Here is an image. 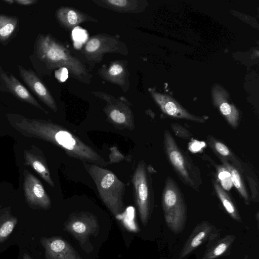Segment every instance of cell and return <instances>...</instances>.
Segmentation results:
<instances>
[{"mask_svg": "<svg viewBox=\"0 0 259 259\" xmlns=\"http://www.w3.org/2000/svg\"><path fill=\"white\" fill-rule=\"evenodd\" d=\"M170 127L175 134L185 140H191L192 135L191 133L186 128L178 123H172Z\"/></svg>", "mask_w": 259, "mask_h": 259, "instance_id": "23", "label": "cell"}, {"mask_svg": "<svg viewBox=\"0 0 259 259\" xmlns=\"http://www.w3.org/2000/svg\"><path fill=\"white\" fill-rule=\"evenodd\" d=\"M67 20L71 25H75L78 21V17L76 12L73 10H70L67 14Z\"/></svg>", "mask_w": 259, "mask_h": 259, "instance_id": "29", "label": "cell"}, {"mask_svg": "<svg viewBox=\"0 0 259 259\" xmlns=\"http://www.w3.org/2000/svg\"><path fill=\"white\" fill-rule=\"evenodd\" d=\"M14 224L11 221L5 222L0 228V237L5 238L7 237L13 231Z\"/></svg>", "mask_w": 259, "mask_h": 259, "instance_id": "25", "label": "cell"}, {"mask_svg": "<svg viewBox=\"0 0 259 259\" xmlns=\"http://www.w3.org/2000/svg\"><path fill=\"white\" fill-rule=\"evenodd\" d=\"M163 147L168 162L181 181L198 192L202 183L199 167L189 155L178 145L167 130L164 132Z\"/></svg>", "mask_w": 259, "mask_h": 259, "instance_id": "3", "label": "cell"}, {"mask_svg": "<svg viewBox=\"0 0 259 259\" xmlns=\"http://www.w3.org/2000/svg\"><path fill=\"white\" fill-rule=\"evenodd\" d=\"M216 169L220 185L225 190H230L233 184L229 171L224 165H217Z\"/></svg>", "mask_w": 259, "mask_h": 259, "instance_id": "22", "label": "cell"}, {"mask_svg": "<svg viewBox=\"0 0 259 259\" xmlns=\"http://www.w3.org/2000/svg\"><path fill=\"white\" fill-rule=\"evenodd\" d=\"M56 77L60 81H65L68 78V70L64 67L56 72Z\"/></svg>", "mask_w": 259, "mask_h": 259, "instance_id": "28", "label": "cell"}, {"mask_svg": "<svg viewBox=\"0 0 259 259\" xmlns=\"http://www.w3.org/2000/svg\"><path fill=\"white\" fill-rule=\"evenodd\" d=\"M161 204L168 228L175 234L181 233L187 221V205L180 188L175 181L169 177L165 181Z\"/></svg>", "mask_w": 259, "mask_h": 259, "instance_id": "4", "label": "cell"}, {"mask_svg": "<svg viewBox=\"0 0 259 259\" xmlns=\"http://www.w3.org/2000/svg\"><path fill=\"white\" fill-rule=\"evenodd\" d=\"M207 139L208 145L217 156L226 159L243 175L242 160L238 157L232 152L225 144L213 137L209 136Z\"/></svg>", "mask_w": 259, "mask_h": 259, "instance_id": "14", "label": "cell"}, {"mask_svg": "<svg viewBox=\"0 0 259 259\" xmlns=\"http://www.w3.org/2000/svg\"><path fill=\"white\" fill-rule=\"evenodd\" d=\"M213 103L225 117L230 126L237 128L239 124L240 116L239 111L235 106L228 101L227 93L220 87L213 89Z\"/></svg>", "mask_w": 259, "mask_h": 259, "instance_id": "11", "label": "cell"}, {"mask_svg": "<svg viewBox=\"0 0 259 259\" xmlns=\"http://www.w3.org/2000/svg\"><path fill=\"white\" fill-rule=\"evenodd\" d=\"M218 232L210 223L203 221L198 224L185 243L180 253L179 259H183L208 240L213 239Z\"/></svg>", "mask_w": 259, "mask_h": 259, "instance_id": "7", "label": "cell"}, {"mask_svg": "<svg viewBox=\"0 0 259 259\" xmlns=\"http://www.w3.org/2000/svg\"><path fill=\"white\" fill-rule=\"evenodd\" d=\"M100 42L98 39H91L85 46V50L89 52H93L97 50L100 47Z\"/></svg>", "mask_w": 259, "mask_h": 259, "instance_id": "27", "label": "cell"}, {"mask_svg": "<svg viewBox=\"0 0 259 259\" xmlns=\"http://www.w3.org/2000/svg\"><path fill=\"white\" fill-rule=\"evenodd\" d=\"M256 220H257V222L258 223V212L256 213Z\"/></svg>", "mask_w": 259, "mask_h": 259, "instance_id": "34", "label": "cell"}, {"mask_svg": "<svg viewBox=\"0 0 259 259\" xmlns=\"http://www.w3.org/2000/svg\"><path fill=\"white\" fill-rule=\"evenodd\" d=\"M107 2L114 6L123 7L127 5L128 1L126 0H108Z\"/></svg>", "mask_w": 259, "mask_h": 259, "instance_id": "31", "label": "cell"}, {"mask_svg": "<svg viewBox=\"0 0 259 259\" xmlns=\"http://www.w3.org/2000/svg\"><path fill=\"white\" fill-rule=\"evenodd\" d=\"M45 243L48 259H82L68 242L60 237L47 239Z\"/></svg>", "mask_w": 259, "mask_h": 259, "instance_id": "13", "label": "cell"}, {"mask_svg": "<svg viewBox=\"0 0 259 259\" xmlns=\"http://www.w3.org/2000/svg\"><path fill=\"white\" fill-rule=\"evenodd\" d=\"M73 39L75 41V46L77 48L81 46L82 42L84 41L87 38V35L84 30L80 28H75L72 31Z\"/></svg>", "mask_w": 259, "mask_h": 259, "instance_id": "24", "label": "cell"}, {"mask_svg": "<svg viewBox=\"0 0 259 259\" xmlns=\"http://www.w3.org/2000/svg\"><path fill=\"white\" fill-rule=\"evenodd\" d=\"M24 191L27 200L30 203L43 208L51 205V200L40 181L26 170L24 172Z\"/></svg>", "mask_w": 259, "mask_h": 259, "instance_id": "8", "label": "cell"}, {"mask_svg": "<svg viewBox=\"0 0 259 259\" xmlns=\"http://www.w3.org/2000/svg\"><path fill=\"white\" fill-rule=\"evenodd\" d=\"M23 134L36 137L58 146L70 157L106 166L108 162L90 146L66 128L53 122L22 117L15 123Z\"/></svg>", "mask_w": 259, "mask_h": 259, "instance_id": "1", "label": "cell"}, {"mask_svg": "<svg viewBox=\"0 0 259 259\" xmlns=\"http://www.w3.org/2000/svg\"><path fill=\"white\" fill-rule=\"evenodd\" d=\"M213 186L215 193L227 212L234 220L241 222V218L238 209L226 190L217 181H214Z\"/></svg>", "mask_w": 259, "mask_h": 259, "instance_id": "17", "label": "cell"}, {"mask_svg": "<svg viewBox=\"0 0 259 259\" xmlns=\"http://www.w3.org/2000/svg\"><path fill=\"white\" fill-rule=\"evenodd\" d=\"M110 163L117 162L124 159V157L119 152L116 147H112L110 148Z\"/></svg>", "mask_w": 259, "mask_h": 259, "instance_id": "26", "label": "cell"}, {"mask_svg": "<svg viewBox=\"0 0 259 259\" xmlns=\"http://www.w3.org/2000/svg\"><path fill=\"white\" fill-rule=\"evenodd\" d=\"M18 67L21 77L31 91L50 108L56 111L57 106L53 98L35 73L21 66Z\"/></svg>", "mask_w": 259, "mask_h": 259, "instance_id": "10", "label": "cell"}, {"mask_svg": "<svg viewBox=\"0 0 259 259\" xmlns=\"http://www.w3.org/2000/svg\"><path fill=\"white\" fill-rule=\"evenodd\" d=\"M235 239V236L234 235L225 236L206 250L203 259H215L222 255L231 247Z\"/></svg>", "mask_w": 259, "mask_h": 259, "instance_id": "18", "label": "cell"}, {"mask_svg": "<svg viewBox=\"0 0 259 259\" xmlns=\"http://www.w3.org/2000/svg\"><path fill=\"white\" fill-rule=\"evenodd\" d=\"M84 166L106 207L115 217L121 214L124 209L125 184L114 172L102 166L94 164H86Z\"/></svg>", "mask_w": 259, "mask_h": 259, "instance_id": "2", "label": "cell"}, {"mask_svg": "<svg viewBox=\"0 0 259 259\" xmlns=\"http://www.w3.org/2000/svg\"><path fill=\"white\" fill-rule=\"evenodd\" d=\"M15 17L0 15V40L5 41L12 34L17 24Z\"/></svg>", "mask_w": 259, "mask_h": 259, "instance_id": "21", "label": "cell"}, {"mask_svg": "<svg viewBox=\"0 0 259 259\" xmlns=\"http://www.w3.org/2000/svg\"><path fill=\"white\" fill-rule=\"evenodd\" d=\"M243 175L246 179L251 192V199L253 202H258V182L255 172L251 165L242 161Z\"/></svg>", "mask_w": 259, "mask_h": 259, "instance_id": "20", "label": "cell"}, {"mask_svg": "<svg viewBox=\"0 0 259 259\" xmlns=\"http://www.w3.org/2000/svg\"><path fill=\"white\" fill-rule=\"evenodd\" d=\"M131 182L141 221L146 226L152 211L154 194L151 172L144 161H140L138 163Z\"/></svg>", "mask_w": 259, "mask_h": 259, "instance_id": "5", "label": "cell"}, {"mask_svg": "<svg viewBox=\"0 0 259 259\" xmlns=\"http://www.w3.org/2000/svg\"><path fill=\"white\" fill-rule=\"evenodd\" d=\"M24 158L26 164L37 172L50 186L55 187L47 165L42 159L26 151L24 152Z\"/></svg>", "mask_w": 259, "mask_h": 259, "instance_id": "16", "label": "cell"}, {"mask_svg": "<svg viewBox=\"0 0 259 259\" xmlns=\"http://www.w3.org/2000/svg\"><path fill=\"white\" fill-rule=\"evenodd\" d=\"M5 2L7 3H8L9 4H13L15 1H12V0H5L4 1Z\"/></svg>", "mask_w": 259, "mask_h": 259, "instance_id": "33", "label": "cell"}, {"mask_svg": "<svg viewBox=\"0 0 259 259\" xmlns=\"http://www.w3.org/2000/svg\"><path fill=\"white\" fill-rule=\"evenodd\" d=\"M65 230L71 234L81 246L87 242L90 236H96L99 225L95 215L88 211H80L70 214L65 224Z\"/></svg>", "mask_w": 259, "mask_h": 259, "instance_id": "6", "label": "cell"}, {"mask_svg": "<svg viewBox=\"0 0 259 259\" xmlns=\"http://www.w3.org/2000/svg\"><path fill=\"white\" fill-rule=\"evenodd\" d=\"M123 71L122 66L119 64L112 65L109 70V73L111 75H117L121 73Z\"/></svg>", "mask_w": 259, "mask_h": 259, "instance_id": "30", "label": "cell"}, {"mask_svg": "<svg viewBox=\"0 0 259 259\" xmlns=\"http://www.w3.org/2000/svg\"><path fill=\"white\" fill-rule=\"evenodd\" d=\"M0 80L5 89L19 100L45 111L26 88L13 75L0 69Z\"/></svg>", "mask_w": 259, "mask_h": 259, "instance_id": "12", "label": "cell"}, {"mask_svg": "<svg viewBox=\"0 0 259 259\" xmlns=\"http://www.w3.org/2000/svg\"><path fill=\"white\" fill-rule=\"evenodd\" d=\"M108 115L111 122L116 128L133 130L135 127L133 116L118 109L115 108L110 110Z\"/></svg>", "mask_w": 259, "mask_h": 259, "instance_id": "19", "label": "cell"}, {"mask_svg": "<svg viewBox=\"0 0 259 259\" xmlns=\"http://www.w3.org/2000/svg\"><path fill=\"white\" fill-rule=\"evenodd\" d=\"M218 157L222 162L223 165L229 171L233 185L244 199L245 204L249 205L251 199L245 185L242 174L226 159L220 156Z\"/></svg>", "mask_w": 259, "mask_h": 259, "instance_id": "15", "label": "cell"}, {"mask_svg": "<svg viewBox=\"0 0 259 259\" xmlns=\"http://www.w3.org/2000/svg\"><path fill=\"white\" fill-rule=\"evenodd\" d=\"M153 96L161 110L169 116L197 123L205 122L203 117L190 113L170 97L157 93H153Z\"/></svg>", "mask_w": 259, "mask_h": 259, "instance_id": "9", "label": "cell"}, {"mask_svg": "<svg viewBox=\"0 0 259 259\" xmlns=\"http://www.w3.org/2000/svg\"><path fill=\"white\" fill-rule=\"evenodd\" d=\"M15 2L19 5L28 6L33 4L36 1L34 0H17Z\"/></svg>", "mask_w": 259, "mask_h": 259, "instance_id": "32", "label": "cell"}]
</instances>
